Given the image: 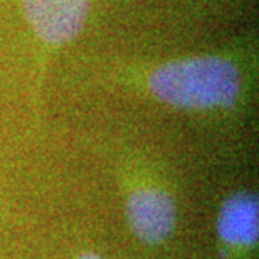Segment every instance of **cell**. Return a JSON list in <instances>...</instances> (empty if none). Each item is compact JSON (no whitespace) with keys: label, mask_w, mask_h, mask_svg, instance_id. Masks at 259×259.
<instances>
[{"label":"cell","mask_w":259,"mask_h":259,"mask_svg":"<svg viewBox=\"0 0 259 259\" xmlns=\"http://www.w3.org/2000/svg\"><path fill=\"white\" fill-rule=\"evenodd\" d=\"M152 95L165 105L184 110L231 108L241 91L234 63L219 56L175 59L148 76Z\"/></svg>","instance_id":"obj_1"},{"label":"cell","mask_w":259,"mask_h":259,"mask_svg":"<svg viewBox=\"0 0 259 259\" xmlns=\"http://www.w3.org/2000/svg\"><path fill=\"white\" fill-rule=\"evenodd\" d=\"M130 231L143 244H162L174 234L177 226V204L167 190L138 187L125 202Z\"/></svg>","instance_id":"obj_2"},{"label":"cell","mask_w":259,"mask_h":259,"mask_svg":"<svg viewBox=\"0 0 259 259\" xmlns=\"http://www.w3.org/2000/svg\"><path fill=\"white\" fill-rule=\"evenodd\" d=\"M27 22L49 44L69 42L84 25L90 0H22Z\"/></svg>","instance_id":"obj_3"},{"label":"cell","mask_w":259,"mask_h":259,"mask_svg":"<svg viewBox=\"0 0 259 259\" xmlns=\"http://www.w3.org/2000/svg\"><path fill=\"white\" fill-rule=\"evenodd\" d=\"M219 241L229 249L251 251L259 236V204L252 192H236L222 202L215 221Z\"/></svg>","instance_id":"obj_4"},{"label":"cell","mask_w":259,"mask_h":259,"mask_svg":"<svg viewBox=\"0 0 259 259\" xmlns=\"http://www.w3.org/2000/svg\"><path fill=\"white\" fill-rule=\"evenodd\" d=\"M77 259H105V257L96 254V252H82V254L77 256Z\"/></svg>","instance_id":"obj_5"}]
</instances>
